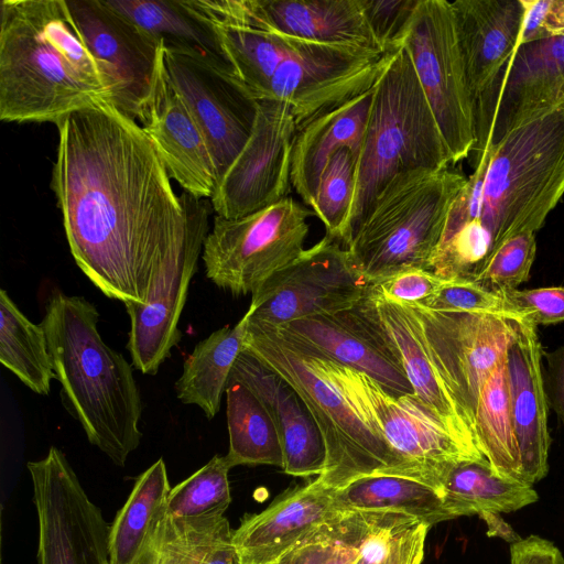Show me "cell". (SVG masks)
Segmentation results:
<instances>
[{
	"label": "cell",
	"mask_w": 564,
	"mask_h": 564,
	"mask_svg": "<svg viewBox=\"0 0 564 564\" xmlns=\"http://www.w3.org/2000/svg\"><path fill=\"white\" fill-rule=\"evenodd\" d=\"M51 188L70 253L107 297L145 304L212 203L176 195L154 143L110 101L59 123Z\"/></svg>",
	"instance_id": "6da1fadb"
},
{
	"label": "cell",
	"mask_w": 564,
	"mask_h": 564,
	"mask_svg": "<svg viewBox=\"0 0 564 564\" xmlns=\"http://www.w3.org/2000/svg\"><path fill=\"white\" fill-rule=\"evenodd\" d=\"M564 195V108L508 134L475 162L455 197L431 270L476 282L510 238L536 232Z\"/></svg>",
	"instance_id": "7a4b0ae2"
},
{
	"label": "cell",
	"mask_w": 564,
	"mask_h": 564,
	"mask_svg": "<svg viewBox=\"0 0 564 564\" xmlns=\"http://www.w3.org/2000/svg\"><path fill=\"white\" fill-rule=\"evenodd\" d=\"M0 119L59 123L110 101L111 80L65 0H2Z\"/></svg>",
	"instance_id": "3957f363"
},
{
	"label": "cell",
	"mask_w": 564,
	"mask_h": 564,
	"mask_svg": "<svg viewBox=\"0 0 564 564\" xmlns=\"http://www.w3.org/2000/svg\"><path fill=\"white\" fill-rule=\"evenodd\" d=\"M98 318L86 299L55 291L41 324L64 408L89 443L123 467L142 438L141 393L132 365L102 340Z\"/></svg>",
	"instance_id": "277c9868"
},
{
	"label": "cell",
	"mask_w": 564,
	"mask_h": 564,
	"mask_svg": "<svg viewBox=\"0 0 564 564\" xmlns=\"http://www.w3.org/2000/svg\"><path fill=\"white\" fill-rule=\"evenodd\" d=\"M243 350L289 382L308 408L326 449L325 469L316 477L322 485L336 490L372 475L404 476L432 485L421 469L390 447L337 362L273 327L249 323Z\"/></svg>",
	"instance_id": "5b68a950"
},
{
	"label": "cell",
	"mask_w": 564,
	"mask_h": 564,
	"mask_svg": "<svg viewBox=\"0 0 564 564\" xmlns=\"http://www.w3.org/2000/svg\"><path fill=\"white\" fill-rule=\"evenodd\" d=\"M448 165V149L411 59L401 46L390 53L373 85L357 161L349 241L377 196L394 176L416 170L441 171Z\"/></svg>",
	"instance_id": "8992f818"
},
{
	"label": "cell",
	"mask_w": 564,
	"mask_h": 564,
	"mask_svg": "<svg viewBox=\"0 0 564 564\" xmlns=\"http://www.w3.org/2000/svg\"><path fill=\"white\" fill-rule=\"evenodd\" d=\"M466 181L447 167L403 172L387 184L346 247L371 284L405 269L431 271L449 208Z\"/></svg>",
	"instance_id": "52a82bcc"
},
{
	"label": "cell",
	"mask_w": 564,
	"mask_h": 564,
	"mask_svg": "<svg viewBox=\"0 0 564 564\" xmlns=\"http://www.w3.org/2000/svg\"><path fill=\"white\" fill-rule=\"evenodd\" d=\"M313 214L286 196L245 217L216 216L202 251L206 276L235 296L253 295L303 253Z\"/></svg>",
	"instance_id": "ba28073f"
},
{
	"label": "cell",
	"mask_w": 564,
	"mask_h": 564,
	"mask_svg": "<svg viewBox=\"0 0 564 564\" xmlns=\"http://www.w3.org/2000/svg\"><path fill=\"white\" fill-rule=\"evenodd\" d=\"M401 46L411 59L454 165L470 154L475 126L474 100L452 3L420 0Z\"/></svg>",
	"instance_id": "9c48e42d"
},
{
	"label": "cell",
	"mask_w": 564,
	"mask_h": 564,
	"mask_svg": "<svg viewBox=\"0 0 564 564\" xmlns=\"http://www.w3.org/2000/svg\"><path fill=\"white\" fill-rule=\"evenodd\" d=\"M563 105L564 33L520 44L474 100V161Z\"/></svg>",
	"instance_id": "30bf717a"
},
{
	"label": "cell",
	"mask_w": 564,
	"mask_h": 564,
	"mask_svg": "<svg viewBox=\"0 0 564 564\" xmlns=\"http://www.w3.org/2000/svg\"><path fill=\"white\" fill-rule=\"evenodd\" d=\"M370 285L348 249L325 236L251 295L248 323L278 327L345 311L356 306Z\"/></svg>",
	"instance_id": "8fae6325"
},
{
	"label": "cell",
	"mask_w": 564,
	"mask_h": 564,
	"mask_svg": "<svg viewBox=\"0 0 564 564\" xmlns=\"http://www.w3.org/2000/svg\"><path fill=\"white\" fill-rule=\"evenodd\" d=\"M390 53L377 48L299 41L261 99L290 106L299 131L315 118L373 87Z\"/></svg>",
	"instance_id": "7c38bea8"
},
{
	"label": "cell",
	"mask_w": 564,
	"mask_h": 564,
	"mask_svg": "<svg viewBox=\"0 0 564 564\" xmlns=\"http://www.w3.org/2000/svg\"><path fill=\"white\" fill-rule=\"evenodd\" d=\"M28 470L39 523L37 564H108L110 524L66 456L51 446Z\"/></svg>",
	"instance_id": "4fadbf2b"
},
{
	"label": "cell",
	"mask_w": 564,
	"mask_h": 564,
	"mask_svg": "<svg viewBox=\"0 0 564 564\" xmlns=\"http://www.w3.org/2000/svg\"><path fill=\"white\" fill-rule=\"evenodd\" d=\"M163 57L170 80L206 139L219 180L252 132L259 99L230 66L208 56L163 43Z\"/></svg>",
	"instance_id": "5bb4252c"
},
{
	"label": "cell",
	"mask_w": 564,
	"mask_h": 564,
	"mask_svg": "<svg viewBox=\"0 0 564 564\" xmlns=\"http://www.w3.org/2000/svg\"><path fill=\"white\" fill-rule=\"evenodd\" d=\"M299 129L290 106L260 99L252 132L218 180L210 198L216 216L236 219L288 196Z\"/></svg>",
	"instance_id": "9a60e30c"
},
{
	"label": "cell",
	"mask_w": 564,
	"mask_h": 564,
	"mask_svg": "<svg viewBox=\"0 0 564 564\" xmlns=\"http://www.w3.org/2000/svg\"><path fill=\"white\" fill-rule=\"evenodd\" d=\"M413 307L474 435L481 389L507 354L514 330L513 322L489 314L435 312L421 306Z\"/></svg>",
	"instance_id": "2e32d148"
},
{
	"label": "cell",
	"mask_w": 564,
	"mask_h": 564,
	"mask_svg": "<svg viewBox=\"0 0 564 564\" xmlns=\"http://www.w3.org/2000/svg\"><path fill=\"white\" fill-rule=\"evenodd\" d=\"M339 366L390 447L421 469L435 488L438 489L441 478L452 466L486 459L460 443L414 393L391 394L367 375Z\"/></svg>",
	"instance_id": "e0dca14e"
},
{
	"label": "cell",
	"mask_w": 564,
	"mask_h": 564,
	"mask_svg": "<svg viewBox=\"0 0 564 564\" xmlns=\"http://www.w3.org/2000/svg\"><path fill=\"white\" fill-rule=\"evenodd\" d=\"M84 40L111 80V102L138 120L149 95L161 41L150 36L102 0L67 1Z\"/></svg>",
	"instance_id": "ac0fdd59"
},
{
	"label": "cell",
	"mask_w": 564,
	"mask_h": 564,
	"mask_svg": "<svg viewBox=\"0 0 564 564\" xmlns=\"http://www.w3.org/2000/svg\"><path fill=\"white\" fill-rule=\"evenodd\" d=\"M138 121L154 143L169 175L184 192L210 199L217 174L206 139L167 75L161 41L149 95Z\"/></svg>",
	"instance_id": "d6986e66"
},
{
	"label": "cell",
	"mask_w": 564,
	"mask_h": 564,
	"mask_svg": "<svg viewBox=\"0 0 564 564\" xmlns=\"http://www.w3.org/2000/svg\"><path fill=\"white\" fill-rule=\"evenodd\" d=\"M273 328L339 365L367 375L391 394L413 393L395 349L359 303L334 314L305 317Z\"/></svg>",
	"instance_id": "ffe728a7"
},
{
	"label": "cell",
	"mask_w": 564,
	"mask_h": 564,
	"mask_svg": "<svg viewBox=\"0 0 564 564\" xmlns=\"http://www.w3.org/2000/svg\"><path fill=\"white\" fill-rule=\"evenodd\" d=\"M359 306L395 349L414 395L460 443L480 454L436 361L415 308L383 300L370 289Z\"/></svg>",
	"instance_id": "44dd1931"
},
{
	"label": "cell",
	"mask_w": 564,
	"mask_h": 564,
	"mask_svg": "<svg viewBox=\"0 0 564 564\" xmlns=\"http://www.w3.org/2000/svg\"><path fill=\"white\" fill-rule=\"evenodd\" d=\"M334 489L316 478L283 492L259 513L247 514L232 533L238 564H280L337 510Z\"/></svg>",
	"instance_id": "7402d4cb"
},
{
	"label": "cell",
	"mask_w": 564,
	"mask_h": 564,
	"mask_svg": "<svg viewBox=\"0 0 564 564\" xmlns=\"http://www.w3.org/2000/svg\"><path fill=\"white\" fill-rule=\"evenodd\" d=\"M226 23L249 25L306 42L382 51L367 23L360 0H231Z\"/></svg>",
	"instance_id": "603a6c76"
},
{
	"label": "cell",
	"mask_w": 564,
	"mask_h": 564,
	"mask_svg": "<svg viewBox=\"0 0 564 564\" xmlns=\"http://www.w3.org/2000/svg\"><path fill=\"white\" fill-rule=\"evenodd\" d=\"M512 322L514 330L506 354L509 401L523 480L532 486L549 471L551 445L543 349L536 326Z\"/></svg>",
	"instance_id": "cb8c5ba5"
},
{
	"label": "cell",
	"mask_w": 564,
	"mask_h": 564,
	"mask_svg": "<svg viewBox=\"0 0 564 564\" xmlns=\"http://www.w3.org/2000/svg\"><path fill=\"white\" fill-rule=\"evenodd\" d=\"M208 232L202 230L189 239L145 304H124L130 318L127 349L133 367L144 375H155L181 340L180 316Z\"/></svg>",
	"instance_id": "d4e9b609"
},
{
	"label": "cell",
	"mask_w": 564,
	"mask_h": 564,
	"mask_svg": "<svg viewBox=\"0 0 564 564\" xmlns=\"http://www.w3.org/2000/svg\"><path fill=\"white\" fill-rule=\"evenodd\" d=\"M229 380L249 388L272 416L282 446L283 471L293 477L321 476L326 464L324 441L295 389L246 350L237 358Z\"/></svg>",
	"instance_id": "484cf974"
},
{
	"label": "cell",
	"mask_w": 564,
	"mask_h": 564,
	"mask_svg": "<svg viewBox=\"0 0 564 564\" xmlns=\"http://www.w3.org/2000/svg\"><path fill=\"white\" fill-rule=\"evenodd\" d=\"M452 3L473 100L520 45L523 0H457Z\"/></svg>",
	"instance_id": "4316f807"
},
{
	"label": "cell",
	"mask_w": 564,
	"mask_h": 564,
	"mask_svg": "<svg viewBox=\"0 0 564 564\" xmlns=\"http://www.w3.org/2000/svg\"><path fill=\"white\" fill-rule=\"evenodd\" d=\"M372 95L373 87L315 118L297 132L292 153L291 184L311 209L321 175L332 156L341 148H348L358 161Z\"/></svg>",
	"instance_id": "83f0119b"
},
{
	"label": "cell",
	"mask_w": 564,
	"mask_h": 564,
	"mask_svg": "<svg viewBox=\"0 0 564 564\" xmlns=\"http://www.w3.org/2000/svg\"><path fill=\"white\" fill-rule=\"evenodd\" d=\"M333 506L340 512L398 514L427 524L456 519L441 491L420 479L372 475L334 490Z\"/></svg>",
	"instance_id": "f1b7e54d"
},
{
	"label": "cell",
	"mask_w": 564,
	"mask_h": 564,
	"mask_svg": "<svg viewBox=\"0 0 564 564\" xmlns=\"http://www.w3.org/2000/svg\"><path fill=\"white\" fill-rule=\"evenodd\" d=\"M248 315L232 327L224 326L200 340L183 365L175 382L177 399L199 406L212 420L220 409L232 367L243 350Z\"/></svg>",
	"instance_id": "f546056e"
},
{
	"label": "cell",
	"mask_w": 564,
	"mask_h": 564,
	"mask_svg": "<svg viewBox=\"0 0 564 564\" xmlns=\"http://www.w3.org/2000/svg\"><path fill=\"white\" fill-rule=\"evenodd\" d=\"M102 1L165 46L194 51L230 66L215 30L188 8L186 0Z\"/></svg>",
	"instance_id": "4dcf8cb0"
},
{
	"label": "cell",
	"mask_w": 564,
	"mask_h": 564,
	"mask_svg": "<svg viewBox=\"0 0 564 564\" xmlns=\"http://www.w3.org/2000/svg\"><path fill=\"white\" fill-rule=\"evenodd\" d=\"M438 490L456 518L511 512L539 499L531 485L497 476L486 459L452 466L443 475Z\"/></svg>",
	"instance_id": "1f68e13d"
},
{
	"label": "cell",
	"mask_w": 564,
	"mask_h": 564,
	"mask_svg": "<svg viewBox=\"0 0 564 564\" xmlns=\"http://www.w3.org/2000/svg\"><path fill=\"white\" fill-rule=\"evenodd\" d=\"M171 489L162 458L137 478L127 501L110 524L108 564H132L139 557L165 510Z\"/></svg>",
	"instance_id": "d6a6232c"
},
{
	"label": "cell",
	"mask_w": 564,
	"mask_h": 564,
	"mask_svg": "<svg viewBox=\"0 0 564 564\" xmlns=\"http://www.w3.org/2000/svg\"><path fill=\"white\" fill-rule=\"evenodd\" d=\"M474 436L478 451L497 476L524 482L511 417L506 356L481 389Z\"/></svg>",
	"instance_id": "836d02e7"
},
{
	"label": "cell",
	"mask_w": 564,
	"mask_h": 564,
	"mask_svg": "<svg viewBox=\"0 0 564 564\" xmlns=\"http://www.w3.org/2000/svg\"><path fill=\"white\" fill-rule=\"evenodd\" d=\"M226 415L232 467L273 465L283 467L280 437L269 411L246 386L229 380L226 388Z\"/></svg>",
	"instance_id": "e575fe53"
},
{
	"label": "cell",
	"mask_w": 564,
	"mask_h": 564,
	"mask_svg": "<svg viewBox=\"0 0 564 564\" xmlns=\"http://www.w3.org/2000/svg\"><path fill=\"white\" fill-rule=\"evenodd\" d=\"M0 362L33 392L48 394L55 372L44 328L32 323L4 289L0 291Z\"/></svg>",
	"instance_id": "d590c367"
},
{
	"label": "cell",
	"mask_w": 564,
	"mask_h": 564,
	"mask_svg": "<svg viewBox=\"0 0 564 564\" xmlns=\"http://www.w3.org/2000/svg\"><path fill=\"white\" fill-rule=\"evenodd\" d=\"M207 23L215 30L235 74L259 100L300 41L249 25Z\"/></svg>",
	"instance_id": "8d00e7d4"
},
{
	"label": "cell",
	"mask_w": 564,
	"mask_h": 564,
	"mask_svg": "<svg viewBox=\"0 0 564 564\" xmlns=\"http://www.w3.org/2000/svg\"><path fill=\"white\" fill-rule=\"evenodd\" d=\"M232 533L225 516L180 519L164 510L132 564H200L213 547L231 539Z\"/></svg>",
	"instance_id": "74e56055"
},
{
	"label": "cell",
	"mask_w": 564,
	"mask_h": 564,
	"mask_svg": "<svg viewBox=\"0 0 564 564\" xmlns=\"http://www.w3.org/2000/svg\"><path fill=\"white\" fill-rule=\"evenodd\" d=\"M370 531L367 514L337 511L280 564H356Z\"/></svg>",
	"instance_id": "f35d334b"
},
{
	"label": "cell",
	"mask_w": 564,
	"mask_h": 564,
	"mask_svg": "<svg viewBox=\"0 0 564 564\" xmlns=\"http://www.w3.org/2000/svg\"><path fill=\"white\" fill-rule=\"evenodd\" d=\"M226 455H215L203 467L171 489L165 511L180 519L224 516L231 502Z\"/></svg>",
	"instance_id": "ab89813d"
},
{
	"label": "cell",
	"mask_w": 564,
	"mask_h": 564,
	"mask_svg": "<svg viewBox=\"0 0 564 564\" xmlns=\"http://www.w3.org/2000/svg\"><path fill=\"white\" fill-rule=\"evenodd\" d=\"M357 158L348 148L338 150L321 175L312 210L326 228V236L349 241V218L356 189Z\"/></svg>",
	"instance_id": "60d3db41"
},
{
	"label": "cell",
	"mask_w": 564,
	"mask_h": 564,
	"mask_svg": "<svg viewBox=\"0 0 564 564\" xmlns=\"http://www.w3.org/2000/svg\"><path fill=\"white\" fill-rule=\"evenodd\" d=\"M535 253V232H520L507 240L495 252L475 283L496 292L518 289L521 283L530 279Z\"/></svg>",
	"instance_id": "b9f144b4"
},
{
	"label": "cell",
	"mask_w": 564,
	"mask_h": 564,
	"mask_svg": "<svg viewBox=\"0 0 564 564\" xmlns=\"http://www.w3.org/2000/svg\"><path fill=\"white\" fill-rule=\"evenodd\" d=\"M498 292L502 299L507 319L536 327L564 322V286L505 289Z\"/></svg>",
	"instance_id": "7bdbcfd3"
},
{
	"label": "cell",
	"mask_w": 564,
	"mask_h": 564,
	"mask_svg": "<svg viewBox=\"0 0 564 564\" xmlns=\"http://www.w3.org/2000/svg\"><path fill=\"white\" fill-rule=\"evenodd\" d=\"M413 306L435 312L481 313L505 317L503 303L498 291L462 280H448L433 295Z\"/></svg>",
	"instance_id": "ee69618b"
},
{
	"label": "cell",
	"mask_w": 564,
	"mask_h": 564,
	"mask_svg": "<svg viewBox=\"0 0 564 564\" xmlns=\"http://www.w3.org/2000/svg\"><path fill=\"white\" fill-rule=\"evenodd\" d=\"M367 23L384 53L401 47L420 0H360Z\"/></svg>",
	"instance_id": "f6af8a7d"
},
{
	"label": "cell",
	"mask_w": 564,
	"mask_h": 564,
	"mask_svg": "<svg viewBox=\"0 0 564 564\" xmlns=\"http://www.w3.org/2000/svg\"><path fill=\"white\" fill-rule=\"evenodd\" d=\"M447 281L433 271L411 268L372 283L370 291L383 300L413 306L429 299Z\"/></svg>",
	"instance_id": "bcb514c9"
},
{
	"label": "cell",
	"mask_w": 564,
	"mask_h": 564,
	"mask_svg": "<svg viewBox=\"0 0 564 564\" xmlns=\"http://www.w3.org/2000/svg\"><path fill=\"white\" fill-rule=\"evenodd\" d=\"M523 2L525 15L520 44L564 33V0H523Z\"/></svg>",
	"instance_id": "7dc6e473"
},
{
	"label": "cell",
	"mask_w": 564,
	"mask_h": 564,
	"mask_svg": "<svg viewBox=\"0 0 564 564\" xmlns=\"http://www.w3.org/2000/svg\"><path fill=\"white\" fill-rule=\"evenodd\" d=\"M430 527L416 522L397 531L384 558L378 564H422Z\"/></svg>",
	"instance_id": "c3c4849f"
},
{
	"label": "cell",
	"mask_w": 564,
	"mask_h": 564,
	"mask_svg": "<svg viewBox=\"0 0 564 564\" xmlns=\"http://www.w3.org/2000/svg\"><path fill=\"white\" fill-rule=\"evenodd\" d=\"M510 564H564V555L551 541L532 534L511 544Z\"/></svg>",
	"instance_id": "681fc988"
},
{
	"label": "cell",
	"mask_w": 564,
	"mask_h": 564,
	"mask_svg": "<svg viewBox=\"0 0 564 564\" xmlns=\"http://www.w3.org/2000/svg\"><path fill=\"white\" fill-rule=\"evenodd\" d=\"M546 359L544 386L549 405L564 425V346L551 351H542Z\"/></svg>",
	"instance_id": "f907efd6"
},
{
	"label": "cell",
	"mask_w": 564,
	"mask_h": 564,
	"mask_svg": "<svg viewBox=\"0 0 564 564\" xmlns=\"http://www.w3.org/2000/svg\"><path fill=\"white\" fill-rule=\"evenodd\" d=\"M479 517L486 522L488 527L487 534L489 536L501 538L511 544L521 539L512 528L505 522L500 513L485 512L479 514Z\"/></svg>",
	"instance_id": "816d5d0a"
},
{
	"label": "cell",
	"mask_w": 564,
	"mask_h": 564,
	"mask_svg": "<svg viewBox=\"0 0 564 564\" xmlns=\"http://www.w3.org/2000/svg\"><path fill=\"white\" fill-rule=\"evenodd\" d=\"M200 564H238L232 538L218 543L203 558Z\"/></svg>",
	"instance_id": "f5cc1de1"
},
{
	"label": "cell",
	"mask_w": 564,
	"mask_h": 564,
	"mask_svg": "<svg viewBox=\"0 0 564 564\" xmlns=\"http://www.w3.org/2000/svg\"><path fill=\"white\" fill-rule=\"evenodd\" d=\"M356 564H370V563H368L366 560H364L362 557L359 556V558L356 562Z\"/></svg>",
	"instance_id": "db71d44e"
},
{
	"label": "cell",
	"mask_w": 564,
	"mask_h": 564,
	"mask_svg": "<svg viewBox=\"0 0 564 564\" xmlns=\"http://www.w3.org/2000/svg\"><path fill=\"white\" fill-rule=\"evenodd\" d=\"M562 108H564V105H563V107H562Z\"/></svg>",
	"instance_id": "11a10c76"
}]
</instances>
